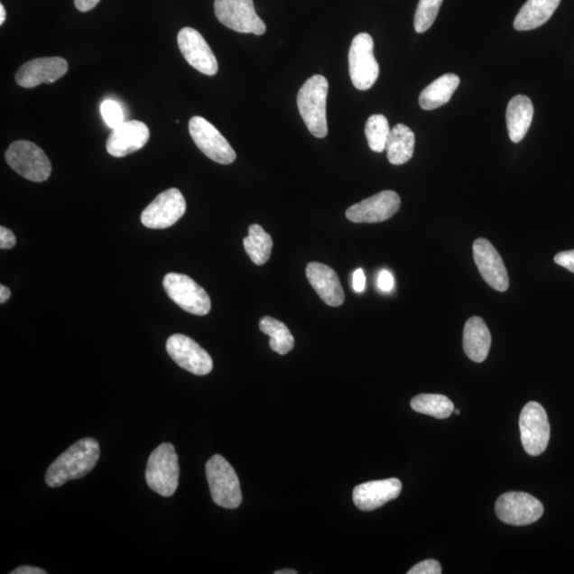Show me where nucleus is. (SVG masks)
<instances>
[{
	"instance_id": "36",
	"label": "nucleus",
	"mask_w": 574,
	"mask_h": 574,
	"mask_svg": "<svg viewBox=\"0 0 574 574\" xmlns=\"http://www.w3.org/2000/svg\"><path fill=\"white\" fill-rule=\"evenodd\" d=\"M352 286H354L355 292L361 294L365 291V286H366V277H365V273L363 269H356L354 273V276H352Z\"/></svg>"
},
{
	"instance_id": "15",
	"label": "nucleus",
	"mask_w": 574,
	"mask_h": 574,
	"mask_svg": "<svg viewBox=\"0 0 574 574\" xmlns=\"http://www.w3.org/2000/svg\"><path fill=\"white\" fill-rule=\"evenodd\" d=\"M178 46L190 67L208 76L218 74V59L197 30L190 27L181 29L178 34Z\"/></svg>"
},
{
	"instance_id": "25",
	"label": "nucleus",
	"mask_w": 574,
	"mask_h": 574,
	"mask_svg": "<svg viewBox=\"0 0 574 574\" xmlns=\"http://www.w3.org/2000/svg\"><path fill=\"white\" fill-rule=\"evenodd\" d=\"M459 83V77L457 75H442L423 89L420 96L421 106L423 110L430 111L449 103Z\"/></svg>"
},
{
	"instance_id": "16",
	"label": "nucleus",
	"mask_w": 574,
	"mask_h": 574,
	"mask_svg": "<svg viewBox=\"0 0 574 574\" xmlns=\"http://www.w3.org/2000/svg\"><path fill=\"white\" fill-rule=\"evenodd\" d=\"M474 258L478 272L489 286L498 292L508 290L510 279L504 260L486 238H477L474 243Z\"/></svg>"
},
{
	"instance_id": "3",
	"label": "nucleus",
	"mask_w": 574,
	"mask_h": 574,
	"mask_svg": "<svg viewBox=\"0 0 574 574\" xmlns=\"http://www.w3.org/2000/svg\"><path fill=\"white\" fill-rule=\"evenodd\" d=\"M212 499L218 505L235 510L242 505L241 484L235 468L221 456H214L206 465Z\"/></svg>"
},
{
	"instance_id": "38",
	"label": "nucleus",
	"mask_w": 574,
	"mask_h": 574,
	"mask_svg": "<svg viewBox=\"0 0 574 574\" xmlns=\"http://www.w3.org/2000/svg\"><path fill=\"white\" fill-rule=\"evenodd\" d=\"M47 572L41 568L32 567V566H22L20 568H16L15 570L12 571L11 574H46Z\"/></svg>"
},
{
	"instance_id": "26",
	"label": "nucleus",
	"mask_w": 574,
	"mask_h": 574,
	"mask_svg": "<svg viewBox=\"0 0 574 574\" xmlns=\"http://www.w3.org/2000/svg\"><path fill=\"white\" fill-rule=\"evenodd\" d=\"M248 232L244 248L255 265H264L272 255L273 238L260 225H251Z\"/></svg>"
},
{
	"instance_id": "31",
	"label": "nucleus",
	"mask_w": 574,
	"mask_h": 574,
	"mask_svg": "<svg viewBox=\"0 0 574 574\" xmlns=\"http://www.w3.org/2000/svg\"><path fill=\"white\" fill-rule=\"evenodd\" d=\"M101 116L110 128L116 129L125 123V113L121 105L116 100H105L100 106Z\"/></svg>"
},
{
	"instance_id": "33",
	"label": "nucleus",
	"mask_w": 574,
	"mask_h": 574,
	"mask_svg": "<svg viewBox=\"0 0 574 574\" xmlns=\"http://www.w3.org/2000/svg\"><path fill=\"white\" fill-rule=\"evenodd\" d=\"M556 264L568 269L574 273V250L564 251L555 255Z\"/></svg>"
},
{
	"instance_id": "40",
	"label": "nucleus",
	"mask_w": 574,
	"mask_h": 574,
	"mask_svg": "<svg viewBox=\"0 0 574 574\" xmlns=\"http://www.w3.org/2000/svg\"><path fill=\"white\" fill-rule=\"evenodd\" d=\"M5 17H7V14H5V9L4 7V5H0V25H4V23L5 22Z\"/></svg>"
},
{
	"instance_id": "8",
	"label": "nucleus",
	"mask_w": 574,
	"mask_h": 574,
	"mask_svg": "<svg viewBox=\"0 0 574 574\" xmlns=\"http://www.w3.org/2000/svg\"><path fill=\"white\" fill-rule=\"evenodd\" d=\"M215 15L226 27L241 33L262 35L266 25L256 14L254 0H215Z\"/></svg>"
},
{
	"instance_id": "37",
	"label": "nucleus",
	"mask_w": 574,
	"mask_h": 574,
	"mask_svg": "<svg viewBox=\"0 0 574 574\" xmlns=\"http://www.w3.org/2000/svg\"><path fill=\"white\" fill-rule=\"evenodd\" d=\"M100 0H75L76 8L81 12L92 10L99 4Z\"/></svg>"
},
{
	"instance_id": "35",
	"label": "nucleus",
	"mask_w": 574,
	"mask_h": 574,
	"mask_svg": "<svg viewBox=\"0 0 574 574\" xmlns=\"http://www.w3.org/2000/svg\"><path fill=\"white\" fill-rule=\"evenodd\" d=\"M394 280L393 274L388 271H382L378 276V286L382 292H390L393 291Z\"/></svg>"
},
{
	"instance_id": "19",
	"label": "nucleus",
	"mask_w": 574,
	"mask_h": 574,
	"mask_svg": "<svg viewBox=\"0 0 574 574\" xmlns=\"http://www.w3.org/2000/svg\"><path fill=\"white\" fill-rule=\"evenodd\" d=\"M403 483L396 477L360 484L354 490V502L358 510L375 511L402 494Z\"/></svg>"
},
{
	"instance_id": "39",
	"label": "nucleus",
	"mask_w": 574,
	"mask_h": 574,
	"mask_svg": "<svg viewBox=\"0 0 574 574\" xmlns=\"http://www.w3.org/2000/svg\"><path fill=\"white\" fill-rule=\"evenodd\" d=\"M11 291L7 286L0 285V303L4 304L9 301Z\"/></svg>"
},
{
	"instance_id": "34",
	"label": "nucleus",
	"mask_w": 574,
	"mask_h": 574,
	"mask_svg": "<svg viewBox=\"0 0 574 574\" xmlns=\"http://www.w3.org/2000/svg\"><path fill=\"white\" fill-rule=\"evenodd\" d=\"M16 245V238L14 232L5 227H0V248L7 250L14 248Z\"/></svg>"
},
{
	"instance_id": "11",
	"label": "nucleus",
	"mask_w": 574,
	"mask_h": 574,
	"mask_svg": "<svg viewBox=\"0 0 574 574\" xmlns=\"http://www.w3.org/2000/svg\"><path fill=\"white\" fill-rule=\"evenodd\" d=\"M495 508L501 522L511 525L532 524L543 515L542 502L526 493L504 494L495 502Z\"/></svg>"
},
{
	"instance_id": "5",
	"label": "nucleus",
	"mask_w": 574,
	"mask_h": 574,
	"mask_svg": "<svg viewBox=\"0 0 574 574\" xmlns=\"http://www.w3.org/2000/svg\"><path fill=\"white\" fill-rule=\"evenodd\" d=\"M12 170L33 182H43L51 177V163L42 149L29 141L12 143L5 153Z\"/></svg>"
},
{
	"instance_id": "20",
	"label": "nucleus",
	"mask_w": 574,
	"mask_h": 574,
	"mask_svg": "<svg viewBox=\"0 0 574 574\" xmlns=\"http://www.w3.org/2000/svg\"><path fill=\"white\" fill-rule=\"evenodd\" d=\"M307 278L321 301L330 307H340L345 301L342 284L331 267L312 262L307 266Z\"/></svg>"
},
{
	"instance_id": "10",
	"label": "nucleus",
	"mask_w": 574,
	"mask_h": 574,
	"mask_svg": "<svg viewBox=\"0 0 574 574\" xmlns=\"http://www.w3.org/2000/svg\"><path fill=\"white\" fill-rule=\"evenodd\" d=\"M522 442L526 453L532 457L545 452L550 440V424L545 409L538 403H529L520 414Z\"/></svg>"
},
{
	"instance_id": "24",
	"label": "nucleus",
	"mask_w": 574,
	"mask_h": 574,
	"mask_svg": "<svg viewBox=\"0 0 574 574\" xmlns=\"http://www.w3.org/2000/svg\"><path fill=\"white\" fill-rule=\"evenodd\" d=\"M415 134L403 124H398L391 130L386 144L387 159L393 165L408 163L414 154Z\"/></svg>"
},
{
	"instance_id": "28",
	"label": "nucleus",
	"mask_w": 574,
	"mask_h": 574,
	"mask_svg": "<svg viewBox=\"0 0 574 574\" xmlns=\"http://www.w3.org/2000/svg\"><path fill=\"white\" fill-rule=\"evenodd\" d=\"M412 409L421 414L446 420L454 412V404L444 394L422 393L412 399Z\"/></svg>"
},
{
	"instance_id": "22",
	"label": "nucleus",
	"mask_w": 574,
	"mask_h": 574,
	"mask_svg": "<svg viewBox=\"0 0 574 574\" xmlns=\"http://www.w3.org/2000/svg\"><path fill=\"white\" fill-rule=\"evenodd\" d=\"M534 116V106L529 97L518 95L508 103L506 125L508 136L514 143H519L528 134Z\"/></svg>"
},
{
	"instance_id": "1",
	"label": "nucleus",
	"mask_w": 574,
	"mask_h": 574,
	"mask_svg": "<svg viewBox=\"0 0 574 574\" xmlns=\"http://www.w3.org/2000/svg\"><path fill=\"white\" fill-rule=\"evenodd\" d=\"M100 457L97 440L82 439L71 445L47 469L45 481L50 487H60L91 472Z\"/></svg>"
},
{
	"instance_id": "41",
	"label": "nucleus",
	"mask_w": 574,
	"mask_h": 574,
	"mask_svg": "<svg viewBox=\"0 0 574 574\" xmlns=\"http://www.w3.org/2000/svg\"><path fill=\"white\" fill-rule=\"evenodd\" d=\"M298 572L295 570H292V569H287V570H278L276 572H274V574H297Z\"/></svg>"
},
{
	"instance_id": "42",
	"label": "nucleus",
	"mask_w": 574,
	"mask_h": 574,
	"mask_svg": "<svg viewBox=\"0 0 574 574\" xmlns=\"http://www.w3.org/2000/svg\"><path fill=\"white\" fill-rule=\"evenodd\" d=\"M454 412H456L457 415L460 414V411L459 410H454Z\"/></svg>"
},
{
	"instance_id": "4",
	"label": "nucleus",
	"mask_w": 574,
	"mask_h": 574,
	"mask_svg": "<svg viewBox=\"0 0 574 574\" xmlns=\"http://www.w3.org/2000/svg\"><path fill=\"white\" fill-rule=\"evenodd\" d=\"M179 475L181 468L175 447L164 442L149 457L145 474L148 486L162 497H171L178 488Z\"/></svg>"
},
{
	"instance_id": "14",
	"label": "nucleus",
	"mask_w": 574,
	"mask_h": 574,
	"mask_svg": "<svg viewBox=\"0 0 574 574\" xmlns=\"http://www.w3.org/2000/svg\"><path fill=\"white\" fill-rule=\"evenodd\" d=\"M402 207V199L396 191L383 190L346 211V217L352 223L375 224L390 219Z\"/></svg>"
},
{
	"instance_id": "7",
	"label": "nucleus",
	"mask_w": 574,
	"mask_h": 574,
	"mask_svg": "<svg viewBox=\"0 0 574 574\" xmlns=\"http://www.w3.org/2000/svg\"><path fill=\"white\" fill-rule=\"evenodd\" d=\"M163 287L171 301L185 312L199 316L210 313V296L187 274L175 273L166 274Z\"/></svg>"
},
{
	"instance_id": "18",
	"label": "nucleus",
	"mask_w": 574,
	"mask_h": 574,
	"mask_svg": "<svg viewBox=\"0 0 574 574\" xmlns=\"http://www.w3.org/2000/svg\"><path fill=\"white\" fill-rule=\"evenodd\" d=\"M151 131L146 124L140 121L125 122L106 141V152L113 157L124 158L125 155L139 152L149 141Z\"/></svg>"
},
{
	"instance_id": "2",
	"label": "nucleus",
	"mask_w": 574,
	"mask_h": 574,
	"mask_svg": "<svg viewBox=\"0 0 574 574\" xmlns=\"http://www.w3.org/2000/svg\"><path fill=\"white\" fill-rule=\"evenodd\" d=\"M329 83L324 76L315 75L304 83L297 96L299 113L310 134L319 139L328 134L327 97Z\"/></svg>"
},
{
	"instance_id": "32",
	"label": "nucleus",
	"mask_w": 574,
	"mask_h": 574,
	"mask_svg": "<svg viewBox=\"0 0 574 574\" xmlns=\"http://www.w3.org/2000/svg\"><path fill=\"white\" fill-rule=\"evenodd\" d=\"M441 566L438 560H427L412 567L409 574H440Z\"/></svg>"
},
{
	"instance_id": "9",
	"label": "nucleus",
	"mask_w": 574,
	"mask_h": 574,
	"mask_svg": "<svg viewBox=\"0 0 574 574\" xmlns=\"http://www.w3.org/2000/svg\"><path fill=\"white\" fill-rule=\"evenodd\" d=\"M190 134L196 146L214 162L229 165L235 162L236 153L226 137L208 122L206 118L194 116L190 118Z\"/></svg>"
},
{
	"instance_id": "27",
	"label": "nucleus",
	"mask_w": 574,
	"mask_h": 574,
	"mask_svg": "<svg viewBox=\"0 0 574 574\" xmlns=\"http://www.w3.org/2000/svg\"><path fill=\"white\" fill-rule=\"evenodd\" d=\"M259 326L260 330L271 338L269 346L277 354L284 356L294 348L295 338L283 322L265 316L260 320Z\"/></svg>"
},
{
	"instance_id": "12",
	"label": "nucleus",
	"mask_w": 574,
	"mask_h": 574,
	"mask_svg": "<svg viewBox=\"0 0 574 574\" xmlns=\"http://www.w3.org/2000/svg\"><path fill=\"white\" fill-rule=\"evenodd\" d=\"M187 211V202L181 191L170 189L161 193L143 211L142 224L149 229H166L175 225Z\"/></svg>"
},
{
	"instance_id": "6",
	"label": "nucleus",
	"mask_w": 574,
	"mask_h": 574,
	"mask_svg": "<svg viewBox=\"0 0 574 574\" xmlns=\"http://www.w3.org/2000/svg\"><path fill=\"white\" fill-rule=\"evenodd\" d=\"M374 39L368 33H360L352 41L348 61L349 74L354 85L360 91H367L378 80L380 68L375 58Z\"/></svg>"
},
{
	"instance_id": "17",
	"label": "nucleus",
	"mask_w": 574,
	"mask_h": 574,
	"mask_svg": "<svg viewBox=\"0 0 574 574\" xmlns=\"http://www.w3.org/2000/svg\"><path fill=\"white\" fill-rule=\"evenodd\" d=\"M67 60L60 57L39 58L21 67L15 75L17 85L32 88L42 83H53L68 73Z\"/></svg>"
},
{
	"instance_id": "13",
	"label": "nucleus",
	"mask_w": 574,
	"mask_h": 574,
	"mask_svg": "<svg viewBox=\"0 0 574 574\" xmlns=\"http://www.w3.org/2000/svg\"><path fill=\"white\" fill-rule=\"evenodd\" d=\"M166 350L173 362L196 375H206L212 372L213 361L210 355L194 339L183 334H175L167 339Z\"/></svg>"
},
{
	"instance_id": "21",
	"label": "nucleus",
	"mask_w": 574,
	"mask_h": 574,
	"mask_svg": "<svg viewBox=\"0 0 574 574\" xmlns=\"http://www.w3.org/2000/svg\"><path fill=\"white\" fill-rule=\"evenodd\" d=\"M490 345L492 335L486 322L480 317H471L464 328L463 347L466 356L471 361L482 363L488 356Z\"/></svg>"
},
{
	"instance_id": "29",
	"label": "nucleus",
	"mask_w": 574,
	"mask_h": 574,
	"mask_svg": "<svg viewBox=\"0 0 574 574\" xmlns=\"http://www.w3.org/2000/svg\"><path fill=\"white\" fill-rule=\"evenodd\" d=\"M369 148L375 153H383L386 149L388 136L391 134L390 124L382 115H375L367 119L365 125Z\"/></svg>"
},
{
	"instance_id": "23",
	"label": "nucleus",
	"mask_w": 574,
	"mask_h": 574,
	"mask_svg": "<svg viewBox=\"0 0 574 574\" xmlns=\"http://www.w3.org/2000/svg\"><path fill=\"white\" fill-rule=\"evenodd\" d=\"M560 0H528L520 9L514 21V28L518 32H529L546 23L551 19Z\"/></svg>"
},
{
	"instance_id": "30",
	"label": "nucleus",
	"mask_w": 574,
	"mask_h": 574,
	"mask_svg": "<svg viewBox=\"0 0 574 574\" xmlns=\"http://www.w3.org/2000/svg\"><path fill=\"white\" fill-rule=\"evenodd\" d=\"M441 4L442 0H420L414 20L416 32L423 33L432 27L439 15Z\"/></svg>"
}]
</instances>
